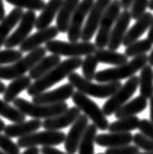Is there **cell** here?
I'll list each match as a JSON object with an SVG mask.
<instances>
[{
    "label": "cell",
    "instance_id": "obj_31",
    "mask_svg": "<svg viewBox=\"0 0 153 154\" xmlns=\"http://www.w3.org/2000/svg\"><path fill=\"white\" fill-rule=\"evenodd\" d=\"M98 129L93 124L88 125L79 145V154H94L95 138Z\"/></svg>",
    "mask_w": 153,
    "mask_h": 154
},
{
    "label": "cell",
    "instance_id": "obj_50",
    "mask_svg": "<svg viewBox=\"0 0 153 154\" xmlns=\"http://www.w3.org/2000/svg\"><path fill=\"white\" fill-rule=\"evenodd\" d=\"M5 128H6V125H5L4 121H2V120L0 119V133L4 131V130H5Z\"/></svg>",
    "mask_w": 153,
    "mask_h": 154
},
{
    "label": "cell",
    "instance_id": "obj_1",
    "mask_svg": "<svg viewBox=\"0 0 153 154\" xmlns=\"http://www.w3.org/2000/svg\"><path fill=\"white\" fill-rule=\"evenodd\" d=\"M81 63H83V60L81 57L69 58L62 61L54 69H52L49 73L44 75L39 80L33 82L27 91L28 94L33 97L42 92H45L46 89L50 88L51 86L63 81L65 78L69 77L71 74L74 73L77 69L81 67Z\"/></svg>",
    "mask_w": 153,
    "mask_h": 154
},
{
    "label": "cell",
    "instance_id": "obj_36",
    "mask_svg": "<svg viewBox=\"0 0 153 154\" xmlns=\"http://www.w3.org/2000/svg\"><path fill=\"white\" fill-rule=\"evenodd\" d=\"M23 58V52L15 49L0 50V67L6 64H14Z\"/></svg>",
    "mask_w": 153,
    "mask_h": 154
},
{
    "label": "cell",
    "instance_id": "obj_26",
    "mask_svg": "<svg viewBox=\"0 0 153 154\" xmlns=\"http://www.w3.org/2000/svg\"><path fill=\"white\" fill-rule=\"evenodd\" d=\"M23 15H24L23 9L14 8L4 18V20L0 23V47L4 45L7 38L9 37L10 32L15 28V26L18 23H20Z\"/></svg>",
    "mask_w": 153,
    "mask_h": 154
},
{
    "label": "cell",
    "instance_id": "obj_35",
    "mask_svg": "<svg viewBox=\"0 0 153 154\" xmlns=\"http://www.w3.org/2000/svg\"><path fill=\"white\" fill-rule=\"evenodd\" d=\"M9 4L15 6V8L28 9V11H42L45 7L43 0H5Z\"/></svg>",
    "mask_w": 153,
    "mask_h": 154
},
{
    "label": "cell",
    "instance_id": "obj_19",
    "mask_svg": "<svg viewBox=\"0 0 153 154\" xmlns=\"http://www.w3.org/2000/svg\"><path fill=\"white\" fill-rule=\"evenodd\" d=\"M42 127V122L38 119H32L29 121H25L21 123L12 124V125L6 126L4 130L5 136L8 137H23L33 133Z\"/></svg>",
    "mask_w": 153,
    "mask_h": 154
},
{
    "label": "cell",
    "instance_id": "obj_12",
    "mask_svg": "<svg viewBox=\"0 0 153 154\" xmlns=\"http://www.w3.org/2000/svg\"><path fill=\"white\" fill-rule=\"evenodd\" d=\"M36 18L35 12L33 11H27L24 13L20 23H19V27L12 35H9L6 42L4 43L6 49H13L14 47L21 45L28 38L32 29L35 27Z\"/></svg>",
    "mask_w": 153,
    "mask_h": 154
},
{
    "label": "cell",
    "instance_id": "obj_10",
    "mask_svg": "<svg viewBox=\"0 0 153 154\" xmlns=\"http://www.w3.org/2000/svg\"><path fill=\"white\" fill-rule=\"evenodd\" d=\"M65 138L66 134L61 131H43L18 138L17 144L20 148L37 147L38 145H42V147H53L63 143Z\"/></svg>",
    "mask_w": 153,
    "mask_h": 154
},
{
    "label": "cell",
    "instance_id": "obj_48",
    "mask_svg": "<svg viewBox=\"0 0 153 154\" xmlns=\"http://www.w3.org/2000/svg\"><path fill=\"white\" fill-rule=\"evenodd\" d=\"M5 91H6V86L4 85V82L0 81V93H4Z\"/></svg>",
    "mask_w": 153,
    "mask_h": 154
},
{
    "label": "cell",
    "instance_id": "obj_5",
    "mask_svg": "<svg viewBox=\"0 0 153 154\" xmlns=\"http://www.w3.org/2000/svg\"><path fill=\"white\" fill-rule=\"evenodd\" d=\"M45 47H38L29 52L27 56L20 59L16 63L10 66L0 67V80L13 81L15 79L25 76L26 73L29 72L42 58L45 57Z\"/></svg>",
    "mask_w": 153,
    "mask_h": 154
},
{
    "label": "cell",
    "instance_id": "obj_30",
    "mask_svg": "<svg viewBox=\"0 0 153 154\" xmlns=\"http://www.w3.org/2000/svg\"><path fill=\"white\" fill-rule=\"evenodd\" d=\"M139 122L140 120L137 116L118 119V121H114L110 124L108 131L110 133H130L139 128Z\"/></svg>",
    "mask_w": 153,
    "mask_h": 154
},
{
    "label": "cell",
    "instance_id": "obj_27",
    "mask_svg": "<svg viewBox=\"0 0 153 154\" xmlns=\"http://www.w3.org/2000/svg\"><path fill=\"white\" fill-rule=\"evenodd\" d=\"M147 99H145L142 96H137L136 98L132 99L129 102H127L124 106L121 107L115 113V117L117 119H122L126 117H132L136 116L137 114L143 112L147 107Z\"/></svg>",
    "mask_w": 153,
    "mask_h": 154
},
{
    "label": "cell",
    "instance_id": "obj_43",
    "mask_svg": "<svg viewBox=\"0 0 153 154\" xmlns=\"http://www.w3.org/2000/svg\"><path fill=\"white\" fill-rule=\"evenodd\" d=\"M133 0H120L122 8L124 10H129L133 5Z\"/></svg>",
    "mask_w": 153,
    "mask_h": 154
},
{
    "label": "cell",
    "instance_id": "obj_8",
    "mask_svg": "<svg viewBox=\"0 0 153 154\" xmlns=\"http://www.w3.org/2000/svg\"><path fill=\"white\" fill-rule=\"evenodd\" d=\"M121 8L122 5L120 0H113L106 9L99 24L97 35L95 37L94 44L97 49H105V47L108 45L112 29L121 13Z\"/></svg>",
    "mask_w": 153,
    "mask_h": 154
},
{
    "label": "cell",
    "instance_id": "obj_11",
    "mask_svg": "<svg viewBox=\"0 0 153 154\" xmlns=\"http://www.w3.org/2000/svg\"><path fill=\"white\" fill-rule=\"evenodd\" d=\"M111 2L112 0H96L94 2L87 16V22L84 25L81 35V41H85V42L90 41L93 35H95L96 31L98 29L101 19L108 6L111 4Z\"/></svg>",
    "mask_w": 153,
    "mask_h": 154
},
{
    "label": "cell",
    "instance_id": "obj_44",
    "mask_svg": "<svg viewBox=\"0 0 153 154\" xmlns=\"http://www.w3.org/2000/svg\"><path fill=\"white\" fill-rule=\"evenodd\" d=\"M21 154H40V149L38 147H29Z\"/></svg>",
    "mask_w": 153,
    "mask_h": 154
},
{
    "label": "cell",
    "instance_id": "obj_33",
    "mask_svg": "<svg viewBox=\"0 0 153 154\" xmlns=\"http://www.w3.org/2000/svg\"><path fill=\"white\" fill-rule=\"evenodd\" d=\"M153 43H151L147 38L137 40L136 42L132 43L130 45L127 46L125 49V54L128 58L130 57H137V56L146 54L148 51L152 49Z\"/></svg>",
    "mask_w": 153,
    "mask_h": 154
},
{
    "label": "cell",
    "instance_id": "obj_29",
    "mask_svg": "<svg viewBox=\"0 0 153 154\" xmlns=\"http://www.w3.org/2000/svg\"><path fill=\"white\" fill-rule=\"evenodd\" d=\"M139 93L145 99H150L153 96V69L150 65L144 66L140 70L139 75Z\"/></svg>",
    "mask_w": 153,
    "mask_h": 154
},
{
    "label": "cell",
    "instance_id": "obj_14",
    "mask_svg": "<svg viewBox=\"0 0 153 154\" xmlns=\"http://www.w3.org/2000/svg\"><path fill=\"white\" fill-rule=\"evenodd\" d=\"M130 20H132V15H130V10H124L122 11V13H120L110 35L109 42L107 45L109 50L116 51L123 44Z\"/></svg>",
    "mask_w": 153,
    "mask_h": 154
},
{
    "label": "cell",
    "instance_id": "obj_3",
    "mask_svg": "<svg viewBox=\"0 0 153 154\" xmlns=\"http://www.w3.org/2000/svg\"><path fill=\"white\" fill-rule=\"evenodd\" d=\"M69 84H71L77 91L84 93L87 96L95 97V98L104 99L109 98L121 88L122 84L120 82H108V84H94L87 81L78 73H72L68 77Z\"/></svg>",
    "mask_w": 153,
    "mask_h": 154
},
{
    "label": "cell",
    "instance_id": "obj_2",
    "mask_svg": "<svg viewBox=\"0 0 153 154\" xmlns=\"http://www.w3.org/2000/svg\"><path fill=\"white\" fill-rule=\"evenodd\" d=\"M147 63L148 56L146 54L137 56L122 66L99 71L95 74L94 80L100 84H108V82H120L124 79H130L133 76H136V74L144 66H146Z\"/></svg>",
    "mask_w": 153,
    "mask_h": 154
},
{
    "label": "cell",
    "instance_id": "obj_38",
    "mask_svg": "<svg viewBox=\"0 0 153 154\" xmlns=\"http://www.w3.org/2000/svg\"><path fill=\"white\" fill-rule=\"evenodd\" d=\"M0 148L7 154H20V147L5 134H0Z\"/></svg>",
    "mask_w": 153,
    "mask_h": 154
},
{
    "label": "cell",
    "instance_id": "obj_45",
    "mask_svg": "<svg viewBox=\"0 0 153 154\" xmlns=\"http://www.w3.org/2000/svg\"><path fill=\"white\" fill-rule=\"evenodd\" d=\"M5 17L6 15H5V8H4V4H3V0H0V23L4 20Z\"/></svg>",
    "mask_w": 153,
    "mask_h": 154
},
{
    "label": "cell",
    "instance_id": "obj_25",
    "mask_svg": "<svg viewBox=\"0 0 153 154\" xmlns=\"http://www.w3.org/2000/svg\"><path fill=\"white\" fill-rule=\"evenodd\" d=\"M62 61L60 56L51 54L49 56H45L40 61L33 67V68L29 72V77L32 80L37 81L40 78H42L44 75L49 73L52 69H54L56 66L59 65Z\"/></svg>",
    "mask_w": 153,
    "mask_h": 154
},
{
    "label": "cell",
    "instance_id": "obj_24",
    "mask_svg": "<svg viewBox=\"0 0 153 154\" xmlns=\"http://www.w3.org/2000/svg\"><path fill=\"white\" fill-rule=\"evenodd\" d=\"M32 84V79L29 76L15 79L6 88V91L3 93V100L7 103L14 102V100L17 99V96L24 91H28Z\"/></svg>",
    "mask_w": 153,
    "mask_h": 154
},
{
    "label": "cell",
    "instance_id": "obj_15",
    "mask_svg": "<svg viewBox=\"0 0 153 154\" xmlns=\"http://www.w3.org/2000/svg\"><path fill=\"white\" fill-rule=\"evenodd\" d=\"M87 126L88 118L84 114L81 115L79 119L73 124L64 141V147L67 153L75 154L79 150V145Z\"/></svg>",
    "mask_w": 153,
    "mask_h": 154
},
{
    "label": "cell",
    "instance_id": "obj_28",
    "mask_svg": "<svg viewBox=\"0 0 153 154\" xmlns=\"http://www.w3.org/2000/svg\"><path fill=\"white\" fill-rule=\"evenodd\" d=\"M95 58L97 59L98 63L109 64L113 66H122L128 63V57L125 53H119L116 51H112L109 49H97L94 53Z\"/></svg>",
    "mask_w": 153,
    "mask_h": 154
},
{
    "label": "cell",
    "instance_id": "obj_46",
    "mask_svg": "<svg viewBox=\"0 0 153 154\" xmlns=\"http://www.w3.org/2000/svg\"><path fill=\"white\" fill-rule=\"evenodd\" d=\"M147 39L150 41L151 43H153V18L150 24V27H149V31H148V35H147Z\"/></svg>",
    "mask_w": 153,
    "mask_h": 154
},
{
    "label": "cell",
    "instance_id": "obj_37",
    "mask_svg": "<svg viewBox=\"0 0 153 154\" xmlns=\"http://www.w3.org/2000/svg\"><path fill=\"white\" fill-rule=\"evenodd\" d=\"M133 142L136 147L144 150L147 153H153V140L145 137L140 133H136L133 136Z\"/></svg>",
    "mask_w": 153,
    "mask_h": 154
},
{
    "label": "cell",
    "instance_id": "obj_23",
    "mask_svg": "<svg viewBox=\"0 0 153 154\" xmlns=\"http://www.w3.org/2000/svg\"><path fill=\"white\" fill-rule=\"evenodd\" d=\"M64 0H49L45 7L41 11V13L36 18L35 29L37 31H41L48 27H50L55 16H57Z\"/></svg>",
    "mask_w": 153,
    "mask_h": 154
},
{
    "label": "cell",
    "instance_id": "obj_34",
    "mask_svg": "<svg viewBox=\"0 0 153 154\" xmlns=\"http://www.w3.org/2000/svg\"><path fill=\"white\" fill-rule=\"evenodd\" d=\"M97 65L98 61L95 58L94 54L85 56V58L83 60V63H81V73H83V77L85 80L90 82L94 80Z\"/></svg>",
    "mask_w": 153,
    "mask_h": 154
},
{
    "label": "cell",
    "instance_id": "obj_16",
    "mask_svg": "<svg viewBox=\"0 0 153 154\" xmlns=\"http://www.w3.org/2000/svg\"><path fill=\"white\" fill-rule=\"evenodd\" d=\"M75 92L74 86L65 84L50 91H45L32 97V102L36 104H57L72 98Z\"/></svg>",
    "mask_w": 153,
    "mask_h": 154
},
{
    "label": "cell",
    "instance_id": "obj_52",
    "mask_svg": "<svg viewBox=\"0 0 153 154\" xmlns=\"http://www.w3.org/2000/svg\"><path fill=\"white\" fill-rule=\"evenodd\" d=\"M139 154H153V153H147V152H139Z\"/></svg>",
    "mask_w": 153,
    "mask_h": 154
},
{
    "label": "cell",
    "instance_id": "obj_47",
    "mask_svg": "<svg viewBox=\"0 0 153 154\" xmlns=\"http://www.w3.org/2000/svg\"><path fill=\"white\" fill-rule=\"evenodd\" d=\"M149 110H150V121L151 123H153V96L149 101Z\"/></svg>",
    "mask_w": 153,
    "mask_h": 154
},
{
    "label": "cell",
    "instance_id": "obj_49",
    "mask_svg": "<svg viewBox=\"0 0 153 154\" xmlns=\"http://www.w3.org/2000/svg\"><path fill=\"white\" fill-rule=\"evenodd\" d=\"M148 63H149V65H150L151 67L153 66V50L151 51L150 55L148 56Z\"/></svg>",
    "mask_w": 153,
    "mask_h": 154
},
{
    "label": "cell",
    "instance_id": "obj_17",
    "mask_svg": "<svg viewBox=\"0 0 153 154\" xmlns=\"http://www.w3.org/2000/svg\"><path fill=\"white\" fill-rule=\"evenodd\" d=\"M59 31L54 26H50L41 31H37L35 33L29 35L23 43L20 45L21 52H31L36 48L40 47L43 43H47L49 41L53 40L58 35Z\"/></svg>",
    "mask_w": 153,
    "mask_h": 154
},
{
    "label": "cell",
    "instance_id": "obj_42",
    "mask_svg": "<svg viewBox=\"0 0 153 154\" xmlns=\"http://www.w3.org/2000/svg\"><path fill=\"white\" fill-rule=\"evenodd\" d=\"M40 153L41 154H69L67 152H63L55 147H51V146H46V147H42L40 149Z\"/></svg>",
    "mask_w": 153,
    "mask_h": 154
},
{
    "label": "cell",
    "instance_id": "obj_51",
    "mask_svg": "<svg viewBox=\"0 0 153 154\" xmlns=\"http://www.w3.org/2000/svg\"><path fill=\"white\" fill-rule=\"evenodd\" d=\"M148 8L150 10H153V0H149V4H148Z\"/></svg>",
    "mask_w": 153,
    "mask_h": 154
},
{
    "label": "cell",
    "instance_id": "obj_7",
    "mask_svg": "<svg viewBox=\"0 0 153 154\" xmlns=\"http://www.w3.org/2000/svg\"><path fill=\"white\" fill-rule=\"evenodd\" d=\"M72 100L76 107L80 109L88 119L92 121V124L100 131H106L109 127V121H108L105 114L103 113L102 109L94 101L91 100L84 93L80 91H75L72 96Z\"/></svg>",
    "mask_w": 153,
    "mask_h": 154
},
{
    "label": "cell",
    "instance_id": "obj_22",
    "mask_svg": "<svg viewBox=\"0 0 153 154\" xmlns=\"http://www.w3.org/2000/svg\"><path fill=\"white\" fill-rule=\"evenodd\" d=\"M80 2L81 0H64L56 18V28L59 32H68L71 19Z\"/></svg>",
    "mask_w": 153,
    "mask_h": 154
},
{
    "label": "cell",
    "instance_id": "obj_41",
    "mask_svg": "<svg viewBox=\"0 0 153 154\" xmlns=\"http://www.w3.org/2000/svg\"><path fill=\"white\" fill-rule=\"evenodd\" d=\"M137 129L140 131V134L153 140V123H151V121H149L147 119L140 120Z\"/></svg>",
    "mask_w": 153,
    "mask_h": 154
},
{
    "label": "cell",
    "instance_id": "obj_6",
    "mask_svg": "<svg viewBox=\"0 0 153 154\" xmlns=\"http://www.w3.org/2000/svg\"><path fill=\"white\" fill-rule=\"evenodd\" d=\"M46 51H49L51 54L57 56H66L70 58L81 57V56L92 55L97 50L95 44L88 41L81 42H71V41H63L53 39L45 44Z\"/></svg>",
    "mask_w": 153,
    "mask_h": 154
},
{
    "label": "cell",
    "instance_id": "obj_54",
    "mask_svg": "<svg viewBox=\"0 0 153 154\" xmlns=\"http://www.w3.org/2000/svg\"><path fill=\"white\" fill-rule=\"evenodd\" d=\"M98 154H104V153H98Z\"/></svg>",
    "mask_w": 153,
    "mask_h": 154
},
{
    "label": "cell",
    "instance_id": "obj_53",
    "mask_svg": "<svg viewBox=\"0 0 153 154\" xmlns=\"http://www.w3.org/2000/svg\"><path fill=\"white\" fill-rule=\"evenodd\" d=\"M0 154H7V153H5L4 151H1V150H0Z\"/></svg>",
    "mask_w": 153,
    "mask_h": 154
},
{
    "label": "cell",
    "instance_id": "obj_40",
    "mask_svg": "<svg viewBox=\"0 0 153 154\" xmlns=\"http://www.w3.org/2000/svg\"><path fill=\"white\" fill-rule=\"evenodd\" d=\"M139 148L136 145L129 144L124 146H119V147L107 148L104 154H139Z\"/></svg>",
    "mask_w": 153,
    "mask_h": 154
},
{
    "label": "cell",
    "instance_id": "obj_18",
    "mask_svg": "<svg viewBox=\"0 0 153 154\" xmlns=\"http://www.w3.org/2000/svg\"><path fill=\"white\" fill-rule=\"evenodd\" d=\"M81 115L80 109L76 106H73L61 115L44 120L42 127L43 129H45V131H60L73 125Z\"/></svg>",
    "mask_w": 153,
    "mask_h": 154
},
{
    "label": "cell",
    "instance_id": "obj_39",
    "mask_svg": "<svg viewBox=\"0 0 153 154\" xmlns=\"http://www.w3.org/2000/svg\"><path fill=\"white\" fill-rule=\"evenodd\" d=\"M149 0H133V5L130 7V15L132 19L137 20L139 17H141L145 13V11L148 8Z\"/></svg>",
    "mask_w": 153,
    "mask_h": 154
},
{
    "label": "cell",
    "instance_id": "obj_9",
    "mask_svg": "<svg viewBox=\"0 0 153 154\" xmlns=\"http://www.w3.org/2000/svg\"><path fill=\"white\" fill-rule=\"evenodd\" d=\"M139 79L137 76H133L130 78L124 85L121 86L120 89L114 93L111 97H109L106 102L103 104L102 111L105 116H111L123 107L128 102L139 88Z\"/></svg>",
    "mask_w": 153,
    "mask_h": 154
},
{
    "label": "cell",
    "instance_id": "obj_13",
    "mask_svg": "<svg viewBox=\"0 0 153 154\" xmlns=\"http://www.w3.org/2000/svg\"><path fill=\"white\" fill-rule=\"evenodd\" d=\"M94 0H81L76 11L73 14L70 22V27L68 29V39L71 42H77L81 38L83 32L84 19L88 16L90 9L94 4Z\"/></svg>",
    "mask_w": 153,
    "mask_h": 154
},
{
    "label": "cell",
    "instance_id": "obj_20",
    "mask_svg": "<svg viewBox=\"0 0 153 154\" xmlns=\"http://www.w3.org/2000/svg\"><path fill=\"white\" fill-rule=\"evenodd\" d=\"M133 136L130 133H109L96 136L95 144L101 147L113 148L129 145L133 142Z\"/></svg>",
    "mask_w": 153,
    "mask_h": 154
},
{
    "label": "cell",
    "instance_id": "obj_32",
    "mask_svg": "<svg viewBox=\"0 0 153 154\" xmlns=\"http://www.w3.org/2000/svg\"><path fill=\"white\" fill-rule=\"evenodd\" d=\"M0 116L13 122L14 124L26 121V116L9 103L0 99Z\"/></svg>",
    "mask_w": 153,
    "mask_h": 154
},
{
    "label": "cell",
    "instance_id": "obj_4",
    "mask_svg": "<svg viewBox=\"0 0 153 154\" xmlns=\"http://www.w3.org/2000/svg\"><path fill=\"white\" fill-rule=\"evenodd\" d=\"M13 105L25 116H29L35 119H49L63 114L69 109L66 102L57 104H36L29 102L27 99L18 97L14 100Z\"/></svg>",
    "mask_w": 153,
    "mask_h": 154
},
{
    "label": "cell",
    "instance_id": "obj_21",
    "mask_svg": "<svg viewBox=\"0 0 153 154\" xmlns=\"http://www.w3.org/2000/svg\"><path fill=\"white\" fill-rule=\"evenodd\" d=\"M152 18H153V15L150 12H145L142 16L137 19L135 25L127 32L124 41H123V45L127 47L130 45L132 43L139 40V37L142 35L147 29H149Z\"/></svg>",
    "mask_w": 153,
    "mask_h": 154
}]
</instances>
